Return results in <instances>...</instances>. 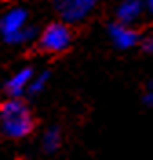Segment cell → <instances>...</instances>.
Masks as SVG:
<instances>
[{"instance_id": "1", "label": "cell", "mask_w": 153, "mask_h": 160, "mask_svg": "<svg viewBox=\"0 0 153 160\" xmlns=\"http://www.w3.org/2000/svg\"><path fill=\"white\" fill-rule=\"evenodd\" d=\"M35 129V118L28 104L20 98H8L0 104V133L8 138L20 140Z\"/></svg>"}, {"instance_id": "2", "label": "cell", "mask_w": 153, "mask_h": 160, "mask_svg": "<svg viewBox=\"0 0 153 160\" xmlns=\"http://www.w3.org/2000/svg\"><path fill=\"white\" fill-rule=\"evenodd\" d=\"M0 35L13 46L29 44L37 37L35 29L28 24V11L22 8H13L4 13V17L0 18Z\"/></svg>"}, {"instance_id": "3", "label": "cell", "mask_w": 153, "mask_h": 160, "mask_svg": "<svg viewBox=\"0 0 153 160\" xmlns=\"http://www.w3.org/2000/svg\"><path fill=\"white\" fill-rule=\"evenodd\" d=\"M73 42V33L69 24L66 22H51L49 26H46L44 31L38 37V46L42 51L49 53V55H60L64 51L69 49Z\"/></svg>"}, {"instance_id": "4", "label": "cell", "mask_w": 153, "mask_h": 160, "mask_svg": "<svg viewBox=\"0 0 153 160\" xmlns=\"http://www.w3.org/2000/svg\"><path fill=\"white\" fill-rule=\"evenodd\" d=\"M97 2L99 0H55V9L60 15L62 22L77 24L91 15Z\"/></svg>"}, {"instance_id": "5", "label": "cell", "mask_w": 153, "mask_h": 160, "mask_svg": "<svg viewBox=\"0 0 153 160\" xmlns=\"http://www.w3.org/2000/svg\"><path fill=\"white\" fill-rule=\"evenodd\" d=\"M108 35H110V40L111 44L117 48V49H133L135 46L140 44V35L139 31L131 28V26H126V24H120V22H115L108 28Z\"/></svg>"}, {"instance_id": "6", "label": "cell", "mask_w": 153, "mask_h": 160, "mask_svg": "<svg viewBox=\"0 0 153 160\" xmlns=\"http://www.w3.org/2000/svg\"><path fill=\"white\" fill-rule=\"evenodd\" d=\"M33 75H35V71L29 66L18 69L15 75H11L9 78L6 80V86H4V91L8 93V97L9 98H22L28 93V88H29Z\"/></svg>"}, {"instance_id": "7", "label": "cell", "mask_w": 153, "mask_h": 160, "mask_svg": "<svg viewBox=\"0 0 153 160\" xmlns=\"http://www.w3.org/2000/svg\"><path fill=\"white\" fill-rule=\"evenodd\" d=\"M144 4L142 0H122L117 8V22L131 26L142 17Z\"/></svg>"}, {"instance_id": "8", "label": "cell", "mask_w": 153, "mask_h": 160, "mask_svg": "<svg viewBox=\"0 0 153 160\" xmlns=\"http://www.w3.org/2000/svg\"><path fill=\"white\" fill-rule=\"evenodd\" d=\"M62 144V135L59 128H49L42 137V148L46 153H55Z\"/></svg>"}, {"instance_id": "9", "label": "cell", "mask_w": 153, "mask_h": 160, "mask_svg": "<svg viewBox=\"0 0 153 160\" xmlns=\"http://www.w3.org/2000/svg\"><path fill=\"white\" fill-rule=\"evenodd\" d=\"M49 82V71H40L38 75H33V78L29 82V88H28V95H38L46 89Z\"/></svg>"}, {"instance_id": "10", "label": "cell", "mask_w": 153, "mask_h": 160, "mask_svg": "<svg viewBox=\"0 0 153 160\" xmlns=\"http://www.w3.org/2000/svg\"><path fill=\"white\" fill-rule=\"evenodd\" d=\"M140 48L146 55H153V37L148 38H140Z\"/></svg>"}, {"instance_id": "11", "label": "cell", "mask_w": 153, "mask_h": 160, "mask_svg": "<svg viewBox=\"0 0 153 160\" xmlns=\"http://www.w3.org/2000/svg\"><path fill=\"white\" fill-rule=\"evenodd\" d=\"M144 104L153 106V82H150L148 88H146V93H144Z\"/></svg>"}, {"instance_id": "12", "label": "cell", "mask_w": 153, "mask_h": 160, "mask_svg": "<svg viewBox=\"0 0 153 160\" xmlns=\"http://www.w3.org/2000/svg\"><path fill=\"white\" fill-rule=\"evenodd\" d=\"M142 4H144V8L153 15V0H142Z\"/></svg>"}]
</instances>
